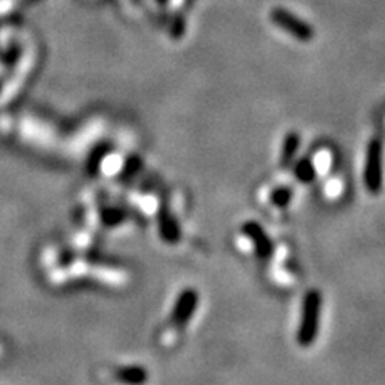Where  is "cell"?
Listing matches in <instances>:
<instances>
[{
    "instance_id": "obj_4",
    "label": "cell",
    "mask_w": 385,
    "mask_h": 385,
    "mask_svg": "<svg viewBox=\"0 0 385 385\" xmlns=\"http://www.w3.org/2000/svg\"><path fill=\"white\" fill-rule=\"evenodd\" d=\"M197 303H199V294H197L196 289L188 287L181 291L175 301L174 310H172V323L177 328H185L196 313Z\"/></svg>"
},
{
    "instance_id": "obj_5",
    "label": "cell",
    "mask_w": 385,
    "mask_h": 385,
    "mask_svg": "<svg viewBox=\"0 0 385 385\" xmlns=\"http://www.w3.org/2000/svg\"><path fill=\"white\" fill-rule=\"evenodd\" d=\"M159 231L162 240L165 242H170V244H175V242L180 241L181 233L180 226L177 224L175 217L170 214L169 211H162L159 214Z\"/></svg>"
},
{
    "instance_id": "obj_2",
    "label": "cell",
    "mask_w": 385,
    "mask_h": 385,
    "mask_svg": "<svg viewBox=\"0 0 385 385\" xmlns=\"http://www.w3.org/2000/svg\"><path fill=\"white\" fill-rule=\"evenodd\" d=\"M384 150L377 138L369 141L364 158L363 181L369 195H379L384 185Z\"/></svg>"
},
{
    "instance_id": "obj_10",
    "label": "cell",
    "mask_w": 385,
    "mask_h": 385,
    "mask_svg": "<svg viewBox=\"0 0 385 385\" xmlns=\"http://www.w3.org/2000/svg\"><path fill=\"white\" fill-rule=\"evenodd\" d=\"M292 197H294V191L286 185L276 186V188H273L270 192V202L276 207V209H286V207L292 202Z\"/></svg>"
},
{
    "instance_id": "obj_9",
    "label": "cell",
    "mask_w": 385,
    "mask_h": 385,
    "mask_svg": "<svg viewBox=\"0 0 385 385\" xmlns=\"http://www.w3.org/2000/svg\"><path fill=\"white\" fill-rule=\"evenodd\" d=\"M275 19L280 24H283L287 31L298 35V37H310V29H307L305 24L297 21V19L294 21V18L291 17V15H287V12H276Z\"/></svg>"
},
{
    "instance_id": "obj_6",
    "label": "cell",
    "mask_w": 385,
    "mask_h": 385,
    "mask_svg": "<svg viewBox=\"0 0 385 385\" xmlns=\"http://www.w3.org/2000/svg\"><path fill=\"white\" fill-rule=\"evenodd\" d=\"M116 377L125 385H145L148 381V373L141 366H124L116 371Z\"/></svg>"
},
{
    "instance_id": "obj_7",
    "label": "cell",
    "mask_w": 385,
    "mask_h": 385,
    "mask_svg": "<svg viewBox=\"0 0 385 385\" xmlns=\"http://www.w3.org/2000/svg\"><path fill=\"white\" fill-rule=\"evenodd\" d=\"M292 174L302 185H310L316 179V167L312 159L302 158L294 164Z\"/></svg>"
},
{
    "instance_id": "obj_1",
    "label": "cell",
    "mask_w": 385,
    "mask_h": 385,
    "mask_svg": "<svg viewBox=\"0 0 385 385\" xmlns=\"http://www.w3.org/2000/svg\"><path fill=\"white\" fill-rule=\"evenodd\" d=\"M323 310V296L318 289H308L303 296L301 321L297 328V343L301 347H310L320 332V318Z\"/></svg>"
},
{
    "instance_id": "obj_3",
    "label": "cell",
    "mask_w": 385,
    "mask_h": 385,
    "mask_svg": "<svg viewBox=\"0 0 385 385\" xmlns=\"http://www.w3.org/2000/svg\"><path fill=\"white\" fill-rule=\"evenodd\" d=\"M241 233L251 241L256 256L260 260H270L273 254H275V242L268 236L265 228L256 220H247L242 224Z\"/></svg>"
},
{
    "instance_id": "obj_8",
    "label": "cell",
    "mask_w": 385,
    "mask_h": 385,
    "mask_svg": "<svg viewBox=\"0 0 385 385\" xmlns=\"http://www.w3.org/2000/svg\"><path fill=\"white\" fill-rule=\"evenodd\" d=\"M301 148V136L297 134H289L286 135L285 141H283V148H281V165L289 167L296 159L297 151Z\"/></svg>"
}]
</instances>
